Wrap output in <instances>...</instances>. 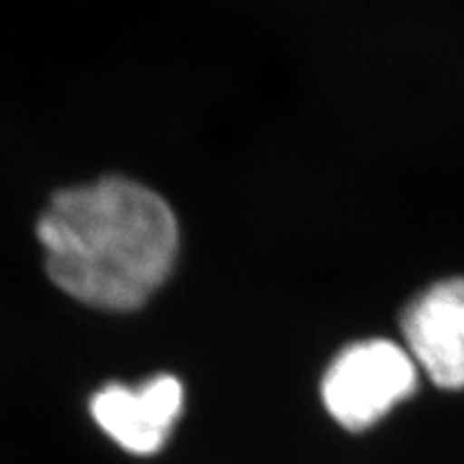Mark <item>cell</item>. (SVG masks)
I'll return each mask as SVG.
<instances>
[{
    "label": "cell",
    "instance_id": "1",
    "mask_svg": "<svg viewBox=\"0 0 464 464\" xmlns=\"http://www.w3.org/2000/svg\"><path fill=\"white\" fill-rule=\"evenodd\" d=\"M50 280L69 297L136 310L170 276L179 224L168 202L123 177L61 191L37 224Z\"/></svg>",
    "mask_w": 464,
    "mask_h": 464
},
{
    "label": "cell",
    "instance_id": "2",
    "mask_svg": "<svg viewBox=\"0 0 464 464\" xmlns=\"http://www.w3.org/2000/svg\"><path fill=\"white\" fill-rule=\"evenodd\" d=\"M421 372L400 338L368 335L346 342L324 365L321 402L348 432H365L420 390Z\"/></svg>",
    "mask_w": 464,
    "mask_h": 464
},
{
    "label": "cell",
    "instance_id": "3",
    "mask_svg": "<svg viewBox=\"0 0 464 464\" xmlns=\"http://www.w3.org/2000/svg\"><path fill=\"white\" fill-rule=\"evenodd\" d=\"M400 342L437 390L464 392V276L415 290L398 318Z\"/></svg>",
    "mask_w": 464,
    "mask_h": 464
},
{
    "label": "cell",
    "instance_id": "4",
    "mask_svg": "<svg viewBox=\"0 0 464 464\" xmlns=\"http://www.w3.org/2000/svg\"><path fill=\"white\" fill-rule=\"evenodd\" d=\"M185 390L172 374L130 387L110 382L92 393L89 411L97 428L116 448L138 458L160 454L183 415Z\"/></svg>",
    "mask_w": 464,
    "mask_h": 464
}]
</instances>
